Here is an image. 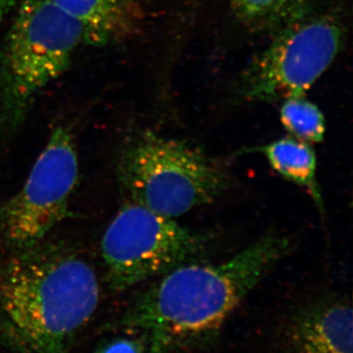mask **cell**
<instances>
[{
	"mask_svg": "<svg viewBox=\"0 0 353 353\" xmlns=\"http://www.w3.org/2000/svg\"><path fill=\"white\" fill-rule=\"evenodd\" d=\"M283 126L304 143H320L326 132L325 117L317 106L304 97L285 99L280 110Z\"/></svg>",
	"mask_w": 353,
	"mask_h": 353,
	"instance_id": "cell-11",
	"label": "cell"
},
{
	"mask_svg": "<svg viewBox=\"0 0 353 353\" xmlns=\"http://www.w3.org/2000/svg\"><path fill=\"white\" fill-rule=\"evenodd\" d=\"M341 43L340 26L330 17L288 26L250 65L245 94L263 101L305 97L333 63Z\"/></svg>",
	"mask_w": 353,
	"mask_h": 353,
	"instance_id": "cell-7",
	"label": "cell"
},
{
	"mask_svg": "<svg viewBox=\"0 0 353 353\" xmlns=\"http://www.w3.org/2000/svg\"><path fill=\"white\" fill-rule=\"evenodd\" d=\"M290 246L287 238L267 234L222 263L180 265L143 292L117 326L150 334L169 350L210 338Z\"/></svg>",
	"mask_w": 353,
	"mask_h": 353,
	"instance_id": "cell-2",
	"label": "cell"
},
{
	"mask_svg": "<svg viewBox=\"0 0 353 353\" xmlns=\"http://www.w3.org/2000/svg\"><path fill=\"white\" fill-rule=\"evenodd\" d=\"M101 288L74 246L48 240L0 266V345L16 353H69L99 307Z\"/></svg>",
	"mask_w": 353,
	"mask_h": 353,
	"instance_id": "cell-1",
	"label": "cell"
},
{
	"mask_svg": "<svg viewBox=\"0 0 353 353\" xmlns=\"http://www.w3.org/2000/svg\"><path fill=\"white\" fill-rule=\"evenodd\" d=\"M129 336L106 341L95 353H166L168 348L152 334L145 332H128Z\"/></svg>",
	"mask_w": 353,
	"mask_h": 353,
	"instance_id": "cell-13",
	"label": "cell"
},
{
	"mask_svg": "<svg viewBox=\"0 0 353 353\" xmlns=\"http://www.w3.org/2000/svg\"><path fill=\"white\" fill-rule=\"evenodd\" d=\"M18 0H0V25L4 22L17 4Z\"/></svg>",
	"mask_w": 353,
	"mask_h": 353,
	"instance_id": "cell-14",
	"label": "cell"
},
{
	"mask_svg": "<svg viewBox=\"0 0 353 353\" xmlns=\"http://www.w3.org/2000/svg\"><path fill=\"white\" fill-rule=\"evenodd\" d=\"M117 175L129 201L171 219L214 201L229 183L220 165L196 146L150 132L125 143Z\"/></svg>",
	"mask_w": 353,
	"mask_h": 353,
	"instance_id": "cell-4",
	"label": "cell"
},
{
	"mask_svg": "<svg viewBox=\"0 0 353 353\" xmlns=\"http://www.w3.org/2000/svg\"><path fill=\"white\" fill-rule=\"evenodd\" d=\"M305 0H232L236 15L245 24L266 27L287 19Z\"/></svg>",
	"mask_w": 353,
	"mask_h": 353,
	"instance_id": "cell-12",
	"label": "cell"
},
{
	"mask_svg": "<svg viewBox=\"0 0 353 353\" xmlns=\"http://www.w3.org/2000/svg\"><path fill=\"white\" fill-rule=\"evenodd\" d=\"M352 309L347 301H328L306 309L290 331L296 353H353Z\"/></svg>",
	"mask_w": 353,
	"mask_h": 353,
	"instance_id": "cell-8",
	"label": "cell"
},
{
	"mask_svg": "<svg viewBox=\"0 0 353 353\" xmlns=\"http://www.w3.org/2000/svg\"><path fill=\"white\" fill-rule=\"evenodd\" d=\"M82 28L51 0H22L0 50V134L10 136L37 97L63 75Z\"/></svg>",
	"mask_w": 353,
	"mask_h": 353,
	"instance_id": "cell-3",
	"label": "cell"
},
{
	"mask_svg": "<svg viewBox=\"0 0 353 353\" xmlns=\"http://www.w3.org/2000/svg\"><path fill=\"white\" fill-rule=\"evenodd\" d=\"M208 245L203 234L128 201L102 236L101 254L109 289L125 292L194 262L206 252Z\"/></svg>",
	"mask_w": 353,
	"mask_h": 353,
	"instance_id": "cell-5",
	"label": "cell"
},
{
	"mask_svg": "<svg viewBox=\"0 0 353 353\" xmlns=\"http://www.w3.org/2000/svg\"><path fill=\"white\" fill-rule=\"evenodd\" d=\"M263 153L272 168L288 181L308 190L320 210H324L321 190L316 178L317 160L307 143L296 138H285L254 148Z\"/></svg>",
	"mask_w": 353,
	"mask_h": 353,
	"instance_id": "cell-10",
	"label": "cell"
},
{
	"mask_svg": "<svg viewBox=\"0 0 353 353\" xmlns=\"http://www.w3.org/2000/svg\"><path fill=\"white\" fill-rule=\"evenodd\" d=\"M79 171L74 132L60 125L51 132L22 189L0 205V236L12 252L43 241L70 216Z\"/></svg>",
	"mask_w": 353,
	"mask_h": 353,
	"instance_id": "cell-6",
	"label": "cell"
},
{
	"mask_svg": "<svg viewBox=\"0 0 353 353\" xmlns=\"http://www.w3.org/2000/svg\"><path fill=\"white\" fill-rule=\"evenodd\" d=\"M82 28L85 43L101 46L131 36L139 19L138 0H51Z\"/></svg>",
	"mask_w": 353,
	"mask_h": 353,
	"instance_id": "cell-9",
	"label": "cell"
}]
</instances>
